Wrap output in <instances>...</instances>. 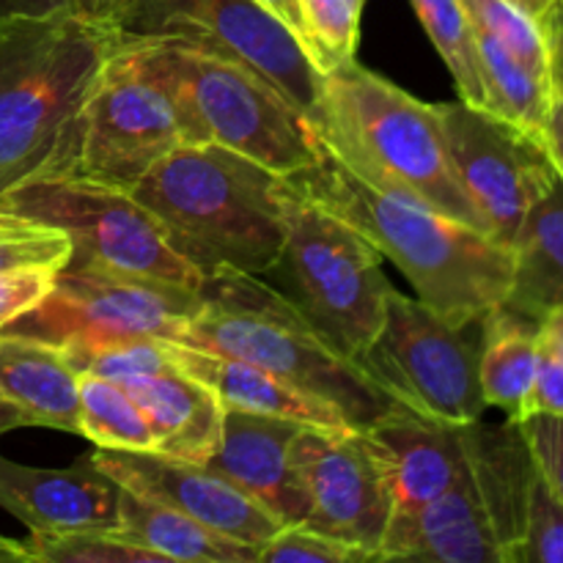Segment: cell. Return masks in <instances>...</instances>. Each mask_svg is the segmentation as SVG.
Instances as JSON below:
<instances>
[{"label": "cell", "instance_id": "cell-1", "mask_svg": "<svg viewBox=\"0 0 563 563\" xmlns=\"http://www.w3.org/2000/svg\"><path fill=\"white\" fill-rule=\"evenodd\" d=\"M284 179L355 225L383 258L405 273L418 300L451 324L476 322L509 297L515 278L511 247L427 203L377 190L352 174L322 141L311 165Z\"/></svg>", "mask_w": 563, "mask_h": 563}, {"label": "cell", "instance_id": "cell-2", "mask_svg": "<svg viewBox=\"0 0 563 563\" xmlns=\"http://www.w3.org/2000/svg\"><path fill=\"white\" fill-rule=\"evenodd\" d=\"M201 302L174 344L218 352L269 368L297 388L330 401L352 427L363 429L405 407L355 355L335 344L300 302L240 269L203 278Z\"/></svg>", "mask_w": 563, "mask_h": 563}, {"label": "cell", "instance_id": "cell-3", "mask_svg": "<svg viewBox=\"0 0 563 563\" xmlns=\"http://www.w3.org/2000/svg\"><path fill=\"white\" fill-rule=\"evenodd\" d=\"M280 181L256 159L198 143L159 159L130 196L203 278L214 269L264 275L284 258Z\"/></svg>", "mask_w": 563, "mask_h": 563}, {"label": "cell", "instance_id": "cell-4", "mask_svg": "<svg viewBox=\"0 0 563 563\" xmlns=\"http://www.w3.org/2000/svg\"><path fill=\"white\" fill-rule=\"evenodd\" d=\"M121 38L77 9L0 25V192L49 168Z\"/></svg>", "mask_w": 563, "mask_h": 563}, {"label": "cell", "instance_id": "cell-5", "mask_svg": "<svg viewBox=\"0 0 563 563\" xmlns=\"http://www.w3.org/2000/svg\"><path fill=\"white\" fill-rule=\"evenodd\" d=\"M311 126L352 174L377 190L427 203L487 234L456 179L429 102L352 58L322 75Z\"/></svg>", "mask_w": 563, "mask_h": 563}, {"label": "cell", "instance_id": "cell-6", "mask_svg": "<svg viewBox=\"0 0 563 563\" xmlns=\"http://www.w3.org/2000/svg\"><path fill=\"white\" fill-rule=\"evenodd\" d=\"M115 60L168 93L192 146L231 148L278 176L297 174L317 157L319 137L308 115L240 60L152 36H124Z\"/></svg>", "mask_w": 563, "mask_h": 563}, {"label": "cell", "instance_id": "cell-7", "mask_svg": "<svg viewBox=\"0 0 563 563\" xmlns=\"http://www.w3.org/2000/svg\"><path fill=\"white\" fill-rule=\"evenodd\" d=\"M0 209L64 231L71 262L201 291L203 275L170 247L146 207L121 187L64 174H36L0 192Z\"/></svg>", "mask_w": 563, "mask_h": 563}, {"label": "cell", "instance_id": "cell-8", "mask_svg": "<svg viewBox=\"0 0 563 563\" xmlns=\"http://www.w3.org/2000/svg\"><path fill=\"white\" fill-rule=\"evenodd\" d=\"M284 258L308 317L361 361L377 339L394 291L383 253L346 220L280 181Z\"/></svg>", "mask_w": 563, "mask_h": 563}, {"label": "cell", "instance_id": "cell-9", "mask_svg": "<svg viewBox=\"0 0 563 563\" xmlns=\"http://www.w3.org/2000/svg\"><path fill=\"white\" fill-rule=\"evenodd\" d=\"M482 319L451 324L421 300L390 291L383 328L361 357L399 405L440 423H471L487 410L478 379Z\"/></svg>", "mask_w": 563, "mask_h": 563}, {"label": "cell", "instance_id": "cell-10", "mask_svg": "<svg viewBox=\"0 0 563 563\" xmlns=\"http://www.w3.org/2000/svg\"><path fill=\"white\" fill-rule=\"evenodd\" d=\"M198 291L176 289L91 264L66 262L49 295L0 333L31 335L64 352L135 339L179 341L198 311Z\"/></svg>", "mask_w": 563, "mask_h": 563}, {"label": "cell", "instance_id": "cell-11", "mask_svg": "<svg viewBox=\"0 0 563 563\" xmlns=\"http://www.w3.org/2000/svg\"><path fill=\"white\" fill-rule=\"evenodd\" d=\"M179 146H192L168 93L110 58L58 154L42 174H64L130 190Z\"/></svg>", "mask_w": 563, "mask_h": 563}, {"label": "cell", "instance_id": "cell-12", "mask_svg": "<svg viewBox=\"0 0 563 563\" xmlns=\"http://www.w3.org/2000/svg\"><path fill=\"white\" fill-rule=\"evenodd\" d=\"M124 36L179 38L234 58L273 82L311 121L322 71L295 33L256 0H126L119 16Z\"/></svg>", "mask_w": 563, "mask_h": 563}, {"label": "cell", "instance_id": "cell-13", "mask_svg": "<svg viewBox=\"0 0 563 563\" xmlns=\"http://www.w3.org/2000/svg\"><path fill=\"white\" fill-rule=\"evenodd\" d=\"M432 108L462 190L482 214L487 234L511 247L528 209L559 176L548 146L465 99Z\"/></svg>", "mask_w": 563, "mask_h": 563}, {"label": "cell", "instance_id": "cell-14", "mask_svg": "<svg viewBox=\"0 0 563 563\" xmlns=\"http://www.w3.org/2000/svg\"><path fill=\"white\" fill-rule=\"evenodd\" d=\"M291 465L308 498L306 526L377 561L390 493L366 432L300 427L291 438Z\"/></svg>", "mask_w": 563, "mask_h": 563}, {"label": "cell", "instance_id": "cell-15", "mask_svg": "<svg viewBox=\"0 0 563 563\" xmlns=\"http://www.w3.org/2000/svg\"><path fill=\"white\" fill-rule=\"evenodd\" d=\"M97 465L119 487L170 506L234 542L262 548L280 528L256 500L209 471L207 465L168 460L154 451L97 449Z\"/></svg>", "mask_w": 563, "mask_h": 563}, {"label": "cell", "instance_id": "cell-16", "mask_svg": "<svg viewBox=\"0 0 563 563\" xmlns=\"http://www.w3.org/2000/svg\"><path fill=\"white\" fill-rule=\"evenodd\" d=\"M121 487L86 454L69 467H31L0 454V509L27 533L119 528Z\"/></svg>", "mask_w": 563, "mask_h": 563}, {"label": "cell", "instance_id": "cell-17", "mask_svg": "<svg viewBox=\"0 0 563 563\" xmlns=\"http://www.w3.org/2000/svg\"><path fill=\"white\" fill-rule=\"evenodd\" d=\"M390 493L388 528L410 520L418 509L467 476L460 427L440 423L410 407H396L363 427Z\"/></svg>", "mask_w": 563, "mask_h": 563}, {"label": "cell", "instance_id": "cell-18", "mask_svg": "<svg viewBox=\"0 0 563 563\" xmlns=\"http://www.w3.org/2000/svg\"><path fill=\"white\" fill-rule=\"evenodd\" d=\"M300 423L280 418L225 410L220 445L207 462L240 493L256 500L280 526H297L308 517V498L291 465V438Z\"/></svg>", "mask_w": 563, "mask_h": 563}, {"label": "cell", "instance_id": "cell-19", "mask_svg": "<svg viewBox=\"0 0 563 563\" xmlns=\"http://www.w3.org/2000/svg\"><path fill=\"white\" fill-rule=\"evenodd\" d=\"M467 471L493 522L504 563H515L526 533L528 500H531L537 462L520 421L484 423L482 418L460 423Z\"/></svg>", "mask_w": 563, "mask_h": 563}, {"label": "cell", "instance_id": "cell-20", "mask_svg": "<svg viewBox=\"0 0 563 563\" xmlns=\"http://www.w3.org/2000/svg\"><path fill=\"white\" fill-rule=\"evenodd\" d=\"M377 561L504 563L471 471L410 520L388 528Z\"/></svg>", "mask_w": 563, "mask_h": 563}, {"label": "cell", "instance_id": "cell-21", "mask_svg": "<svg viewBox=\"0 0 563 563\" xmlns=\"http://www.w3.org/2000/svg\"><path fill=\"white\" fill-rule=\"evenodd\" d=\"M170 361L181 372L192 374L203 385L218 394L225 410L251 412V416L280 418V421L300 423V427L317 429H350L344 412L330 401L297 388L289 379L278 377L269 368L256 363L240 361V357L218 355V352L192 350L168 341ZM357 429V427H355Z\"/></svg>", "mask_w": 563, "mask_h": 563}, {"label": "cell", "instance_id": "cell-22", "mask_svg": "<svg viewBox=\"0 0 563 563\" xmlns=\"http://www.w3.org/2000/svg\"><path fill=\"white\" fill-rule=\"evenodd\" d=\"M146 416L154 434V454L207 465L220 445L225 407L209 385L170 366L152 377L124 385Z\"/></svg>", "mask_w": 563, "mask_h": 563}, {"label": "cell", "instance_id": "cell-23", "mask_svg": "<svg viewBox=\"0 0 563 563\" xmlns=\"http://www.w3.org/2000/svg\"><path fill=\"white\" fill-rule=\"evenodd\" d=\"M0 396L20 407L31 427L80 434V372L60 346L0 333Z\"/></svg>", "mask_w": 563, "mask_h": 563}, {"label": "cell", "instance_id": "cell-24", "mask_svg": "<svg viewBox=\"0 0 563 563\" xmlns=\"http://www.w3.org/2000/svg\"><path fill=\"white\" fill-rule=\"evenodd\" d=\"M515 251V278L504 306L539 322L550 311L563 308V179L528 209Z\"/></svg>", "mask_w": 563, "mask_h": 563}, {"label": "cell", "instance_id": "cell-25", "mask_svg": "<svg viewBox=\"0 0 563 563\" xmlns=\"http://www.w3.org/2000/svg\"><path fill=\"white\" fill-rule=\"evenodd\" d=\"M539 355V322L511 311L509 306L484 313L478 379L487 407H498L511 421L531 416Z\"/></svg>", "mask_w": 563, "mask_h": 563}, {"label": "cell", "instance_id": "cell-26", "mask_svg": "<svg viewBox=\"0 0 563 563\" xmlns=\"http://www.w3.org/2000/svg\"><path fill=\"white\" fill-rule=\"evenodd\" d=\"M119 531L146 544L168 563H256L258 550L234 542L170 506L121 487Z\"/></svg>", "mask_w": 563, "mask_h": 563}, {"label": "cell", "instance_id": "cell-27", "mask_svg": "<svg viewBox=\"0 0 563 563\" xmlns=\"http://www.w3.org/2000/svg\"><path fill=\"white\" fill-rule=\"evenodd\" d=\"M476 44L487 110H493L509 124L520 126L528 135L544 141V124H548L555 99L553 86L537 71L528 69L517 55H511L489 33L476 31Z\"/></svg>", "mask_w": 563, "mask_h": 563}, {"label": "cell", "instance_id": "cell-28", "mask_svg": "<svg viewBox=\"0 0 563 563\" xmlns=\"http://www.w3.org/2000/svg\"><path fill=\"white\" fill-rule=\"evenodd\" d=\"M80 438L108 451H154V434L146 416L124 385L80 374Z\"/></svg>", "mask_w": 563, "mask_h": 563}, {"label": "cell", "instance_id": "cell-29", "mask_svg": "<svg viewBox=\"0 0 563 563\" xmlns=\"http://www.w3.org/2000/svg\"><path fill=\"white\" fill-rule=\"evenodd\" d=\"M410 3L421 20L423 31L438 47L440 58L449 66L460 99L487 108L482 66H478L476 27L467 16L465 5L460 0H410Z\"/></svg>", "mask_w": 563, "mask_h": 563}, {"label": "cell", "instance_id": "cell-30", "mask_svg": "<svg viewBox=\"0 0 563 563\" xmlns=\"http://www.w3.org/2000/svg\"><path fill=\"white\" fill-rule=\"evenodd\" d=\"M31 563H168L119 528L71 533H27Z\"/></svg>", "mask_w": 563, "mask_h": 563}, {"label": "cell", "instance_id": "cell-31", "mask_svg": "<svg viewBox=\"0 0 563 563\" xmlns=\"http://www.w3.org/2000/svg\"><path fill=\"white\" fill-rule=\"evenodd\" d=\"M476 31L489 33L531 71L550 82V53L542 20L528 14L515 0H460ZM553 86V82H550Z\"/></svg>", "mask_w": 563, "mask_h": 563}, {"label": "cell", "instance_id": "cell-32", "mask_svg": "<svg viewBox=\"0 0 563 563\" xmlns=\"http://www.w3.org/2000/svg\"><path fill=\"white\" fill-rule=\"evenodd\" d=\"M366 0H300L306 47L319 71L355 58Z\"/></svg>", "mask_w": 563, "mask_h": 563}, {"label": "cell", "instance_id": "cell-33", "mask_svg": "<svg viewBox=\"0 0 563 563\" xmlns=\"http://www.w3.org/2000/svg\"><path fill=\"white\" fill-rule=\"evenodd\" d=\"M69 361L80 374H93V377L113 379V383L126 385L132 379L152 377V374L165 372L174 366L168 352V341L163 339H135L119 341V344L97 346V350L66 352Z\"/></svg>", "mask_w": 563, "mask_h": 563}, {"label": "cell", "instance_id": "cell-34", "mask_svg": "<svg viewBox=\"0 0 563 563\" xmlns=\"http://www.w3.org/2000/svg\"><path fill=\"white\" fill-rule=\"evenodd\" d=\"M515 563H563V504L539 471Z\"/></svg>", "mask_w": 563, "mask_h": 563}, {"label": "cell", "instance_id": "cell-35", "mask_svg": "<svg viewBox=\"0 0 563 563\" xmlns=\"http://www.w3.org/2000/svg\"><path fill=\"white\" fill-rule=\"evenodd\" d=\"M361 550L339 542L322 531H313L306 522L280 526L258 548L256 563H366Z\"/></svg>", "mask_w": 563, "mask_h": 563}, {"label": "cell", "instance_id": "cell-36", "mask_svg": "<svg viewBox=\"0 0 563 563\" xmlns=\"http://www.w3.org/2000/svg\"><path fill=\"white\" fill-rule=\"evenodd\" d=\"M71 256V242L64 231L33 223L31 229L0 240V273L11 267H53L60 269Z\"/></svg>", "mask_w": 563, "mask_h": 563}, {"label": "cell", "instance_id": "cell-37", "mask_svg": "<svg viewBox=\"0 0 563 563\" xmlns=\"http://www.w3.org/2000/svg\"><path fill=\"white\" fill-rule=\"evenodd\" d=\"M58 269L53 267H11L0 273V330L38 306L49 295Z\"/></svg>", "mask_w": 563, "mask_h": 563}, {"label": "cell", "instance_id": "cell-38", "mask_svg": "<svg viewBox=\"0 0 563 563\" xmlns=\"http://www.w3.org/2000/svg\"><path fill=\"white\" fill-rule=\"evenodd\" d=\"M520 423L528 445H531L537 471L542 473L544 482L563 504V418L533 412Z\"/></svg>", "mask_w": 563, "mask_h": 563}, {"label": "cell", "instance_id": "cell-39", "mask_svg": "<svg viewBox=\"0 0 563 563\" xmlns=\"http://www.w3.org/2000/svg\"><path fill=\"white\" fill-rule=\"evenodd\" d=\"M533 412L563 418V363L548 350H542L539 355L537 379H533L531 390V416Z\"/></svg>", "mask_w": 563, "mask_h": 563}, {"label": "cell", "instance_id": "cell-40", "mask_svg": "<svg viewBox=\"0 0 563 563\" xmlns=\"http://www.w3.org/2000/svg\"><path fill=\"white\" fill-rule=\"evenodd\" d=\"M544 36H548L550 53V82L555 97L563 99V0H555L548 14L542 16Z\"/></svg>", "mask_w": 563, "mask_h": 563}, {"label": "cell", "instance_id": "cell-41", "mask_svg": "<svg viewBox=\"0 0 563 563\" xmlns=\"http://www.w3.org/2000/svg\"><path fill=\"white\" fill-rule=\"evenodd\" d=\"M75 9L71 0H0V25L16 20V16L53 14V11Z\"/></svg>", "mask_w": 563, "mask_h": 563}, {"label": "cell", "instance_id": "cell-42", "mask_svg": "<svg viewBox=\"0 0 563 563\" xmlns=\"http://www.w3.org/2000/svg\"><path fill=\"white\" fill-rule=\"evenodd\" d=\"M544 146H548L555 170H559V176L563 179V99L561 97H555L553 108H550L548 124H544Z\"/></svg>", "mask_w": 563, "mask_h": 563}, {"label": "cell", "instance_id": "cell-43", "mask_svg": "<svg viewBox=\"0 0 563 563\" xmlns=\"http://www.w3.org/2000/svg\"><path fill=\"white\" fill-rule=\"evenodd\" d=\"M256 3H262L273 16H278V20L284 22L291 33H295L297 42L306 47V27H302L300 0H256ZM306 53H308V47H306ZM308 58H311V55H308Z\"/></svg>", "mask_w": 563, "mask_h": 563}, {"label": "cell", "instance_id": "cell-44", "mask_svg": "<svg viewBox=\"0 0 563 563\" xmlns=\"http://www.w3.org/2000/svg\"><path fill=\"white\" fill-rule=\"evenodd\" d=\"M77 11H82L86 16H93V20H104L119 25V16L124 11L126 0H71Z\"/></svg>", "mask_w": 563, "mask_h": 563}, {"label": "cell", "instance_id": "cell-45", "mask_svg": "<svg viewBox=\"0 0 563 563\" xmlns=\"http://www.w3.org/2000/svg\"><path fill=\"white\" fill-rule=\"evenodd\" d=\"M22 427H31V421H27L25 412H22L20 407L11 405L5 396H0V438L9 432H14V429H22Z\"/></svg>", "mask_w": 563, "mask_h": 563}, {"label": "cell", "instance_id": "cell-46", "mask_svg": "<svg viewBox=\"0 0 563 563\" xmlns=\"http://www.w3.org/2000/svg\"><path fill=\"white\" fill-rule=\"evenodd\" d=\"M0 563H31L25 544L16 542V539L0 537Z\"/></svg>", "mask_w": 563, "mask_h": 563}, {"label": "cell", "instance_id": "cell-47", "mask_svg": "<svg viewBox=\"0 0 563 563\" xmlns=\"http://www.w3.org/2000/svg\"><path fill=\"white\" fill-rule=\"evenodd\" d=\"M515 3H517V5H522V9H526L528 14L537 16V20H542V16L548 14L550 5H553L555 0H515Z\"/></svg>", "mask_w": 563, "mask_h": 563}]
</instances>
